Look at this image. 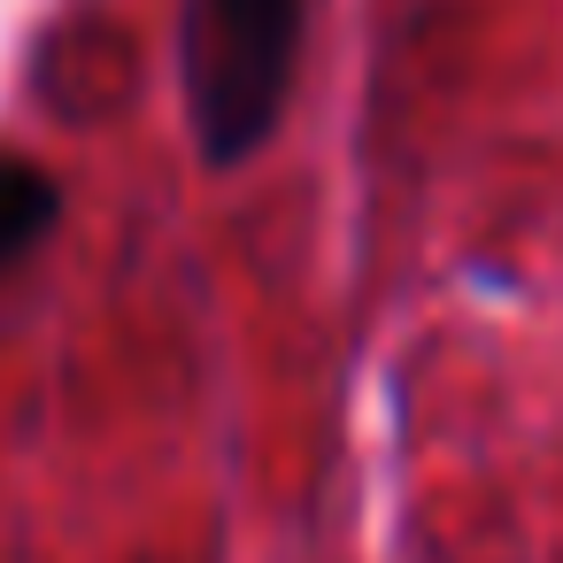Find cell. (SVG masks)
<instances>
[{
    "label": "cell",
    "mask_w": 563,
    "mask_h": 563,
    "mask_svg": "<svg viewBox=\"0 0 563 563\" xmlns=\"http://www.w3.org/2000/svg\"><path fill=\"white\" fill-rule=\"evenodd\" d=\"M309 40V0H186V117L209 170L271 147Z\"/></svg>",
    "instance_id": "cell-1"
},
{
    "label": "cell",
    "mask_w": 563,
    "mask_h": 563,
    "mask_svg": "<svg viewBox=\"0 0 563 563\" xmlns=\"http://www.w3.org/2000/svg\"><path fill=\"white\" fill-rule=\"evenodd\" d=\"M55 224H63V186H55V170L0 147V278H9Z\"/></svg>",
    "instance_id": "cell-2"
}]
</instances>
